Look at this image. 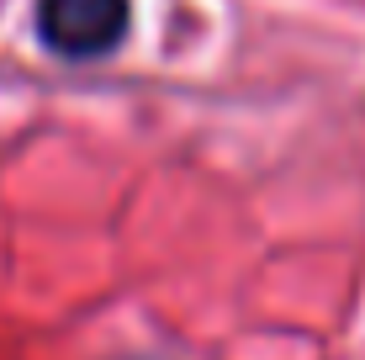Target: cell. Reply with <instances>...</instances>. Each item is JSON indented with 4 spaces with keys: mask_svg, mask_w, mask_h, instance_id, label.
<instances>
[{
    "mask_svg": "<svg viewBox=\"0 0 365 360\" xmlns=\"http://www.w3.org/2000/svg\"><path fill=\"white\" fill-rule=\"evenodd\" d=\"M128 32V0H37V37L58 58H101Z\"/></svg>",
    "mask_w": 365,
    "mask_h": 360,
    "instance_id": "6da1fadb",
    "label": "cell"
}]
</instances>
